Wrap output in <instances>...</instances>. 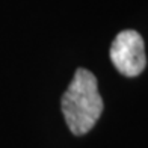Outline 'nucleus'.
Instances as JSON below:
<instances>
[{
  "instance_id": "obj_1",
  "label": "nucleus",
  "mask_w": 148,
  "mask_h": 148,
  "mask_svg": "<svg viewBox=\"0 0 148 148\" xmlns=\"http://www.w3.org/2000/svg\"><path fill=\"white\" fill-rule=\"evenodd\" d=\"M60 104L70 132L76 136L88 133L97 124L104 107L95 76L85 68H79Z\"/></svg>"
},
{
  "instance_id": "obj_2",
  "label": "nucleus",
  "mask_w": 148,
  "mask_h": 148,
  "mask_svg": "<svg viewBox=\"0 0 148 148\" xmlns=\"http://www.w3.org/2000/svg\"><path fill=\"white\" fill-rule=\"evenodd\" d=\"M110 60L123 76H139L147 65L145 45L140 33L136 30L119 32L110 47Z\"/></svg>"
}]
</instances>
